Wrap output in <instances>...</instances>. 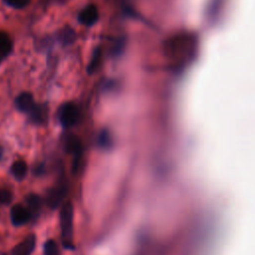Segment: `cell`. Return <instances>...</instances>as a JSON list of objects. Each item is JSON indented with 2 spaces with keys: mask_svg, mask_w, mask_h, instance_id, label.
<instances>
[{
  "mask_svg": "<svg viewBox=\"0 0 255 255\" xmlns=\"http://www.w3.org/2000/svg\"><path fill=\"white\" fill-rule=\"evenodd\" d=\"M73 219L74 209L71 202H66L60 212V226L63 245L65 248H73Z\"/></svg>",
  "mask_w": 255,
  "mask_h": 255,
  "instance_id": "1",
  "label": "cell"
},
{
  "mask_svg": "<svg viewBox=\"0 0 255 255\" xmlns=\"http://www.w3.org/2000/svg\"><path fill=\"white\" fill-rule=\"evenodd\" d=\"M79 118V111L73 103L65 104L60 111V121L66 128L73 126Z\"/></svg>",
  "mask_w": 255,
  "mask_h": 255,
  "instance_id": "2",
  "label": "cell"
},
{
  "mask_svg": "<svg viewBox=\"0 0 255 255\" xmlns=\"http://www.w3.org/2000/svg\"><path fill=\"white\" fill-rule=\"evenodd\" d=\"M11 222L15 226H21L26 224L31 219L29 210L21 204H15L10 210Z\"/></svg>",
  "mask_w": 255,
  "mask_h": 255,
  "instance_id": "3",
  "label": "cell"
},
{
  "mask_svg": "<svg viewBox=\"0 0 255 255\" xmlns=\"http://www.w3.org/2000/svg\"><path fill=\"white\" fill-rule=\"evenodd\" d=\"M36 245V236L31 234L14 247L12 255H31Z\"/></svg>",
  "mask_w": 255,
  "mask_h": 255,
  "instance_id": "4",
  "label": "cell"
},
{
  "mask_svg": "<svg viewBox=\"0 0 255 255\" xmlns=\"http://www.w3.org/2000/svg\"><path fill=\"white\" fill-rule=\"evenodd\" d=\"M99 14H98V9L94 5H90L86 7L80 14L79 20L81 23L87 26H91L95 24L98 20Z\"/></svg>",
  "mask_w": 255,
  "mask_h": 255,
  "instance_id": "5",
  "label": "cell"
},
{
  "mask_svg": "<svg viewBox=\"0 0 255 255\" xmlns=\"http://www.w3.org/2000/svg\"><path fill=\"white\" fill-rule=\"evenodd\" d=\"M34 106V99L30 93H22L16 99V107L21 112L30 113Z\"/></svg>",
  "mask_w": 255,
  "mask_h": 255,
  "instance_id": "6",
  "label": "cell"
},
{
  "mask_svg": "<svg viewBox=\"0 0 255 255\" xmlns=\"http://www.w3.org/2000/svg\"><path fill=\"white\" fill-rule=\"evenodd\" d=\"M26 203L28 205V210L31 214V218H35L40 211V207H41V199L37 194H29L26 197Z\"/></svg>",
  "mask_w": 255,
  "mask_h": 255,
  "instance_id": "7",
  "label": "cell"
},
{
  "mask_svg": "<svg viewBox=\"0 0 255 255\" xmlns=\"http://www.w3.org/2000/svg\"><path fill=\"white\" fill-rule=\"evenodd\" d=\"M27 171H28V165L22 159L16 160L11 166V172L17 180H22L26 176Z\"/></svg>",
  "mask_w": 255,
  "mask_h": 255,
  "instance_id": "8",
  "label": "cell"
},
{
  "mask_svg": "<svg viewBox=\"0 0 255 255\" xmlns=\"http://www.w3.org/2000/svg\"><path fill=\"white\" fill-rule=\"evenodd\" d=\"M66 148L69 152L79 155L82 150L80 139L77 136H70L66 142Z\"/></svg>",
  "mask_w": 255,
  "mask_h": 255,
  "instance_id": "9",
  "label": "cell"
},
{
  "mask_svg": "<svg viewBox=\"0 0 255 255\" xmlns=\"http://www.w3.org/2000/svg\"><path fill=\"white\" fill-rule=\"evenodd\" d=\"M30 115L35 123H41L46 118V108L44 106H34L30 111Z\"/></svg>",
  "mask_w": 255,
  "mask_h": 255,
  "instance_id": "10",
  "label": "cell"
},
{
  "mask_svg": "<svg viewBox=\"0 0 255 255\" xmlns=\"http://www.w3.org/2000/svg\"><path fill=\"white\" fill-rule=\"evenodd\" d=\"M11 49H12V44L9 37L5 33L0 32V56L8 55Z\"/></svg>",
  "mask_w": 255,
  "mask_h": 255,
  "instance_id": "11",
  "label": "cell"
},
{
  "mask_svg": "<svg viewBox=\"0 0 255 255\" xmlns=\"http://www.w3.org/2000/svg\"><path fill=\"white\" fill-rule=\"evenodd\" d=\"M62 192H63V189H61V188H56V189H53L50 191L49 196H48V202H49L50 206L55 207L59 204V202L61 201V198H62Z\"/></svg>",
  "mask_w": 255,
  "mask_h": 255,
  "instance_id": "12",
  "label": "cell"
},
{
  "mask_svg": "<svg viewBox=\"0 0 255 255\" xmlns=\"http://www.w3.org/2000/svg\"><path fill=\"white\" fill-rule=\"evenodd\" d=\"M44 255H60L58 245L54 240L49 239L45 242V244H44Z\"/></svg>",
  "mask_w": 255,
  "mask_h": 255,
  "instance_id": "13",
  "label": "cell"
},
{
  "mask_svg": "<svg viewBox=\"0 0 255 255\" xmlns=\"http://www.w3.org/2000/svg\"><path fill=\"white\" fill-rule=\"evenodd\" d=\"M100 62H101V50L98 48L96 51H95V53H94V55H93V58H92V61L90 62V64H89V66H88V72L90 73V74H92L93 72H95L96 70H97V68H98V66H99V64H100Z\"/></svg>",
  "mask_w": 255,
  "mask_h": 255,
  "instance_id": "14",
  "label": "cell"
},
{
  "mask_svg": "<svg viewBox=\"0 0 255 255\" xmlns=\"http://www.w3.org/2000/svg\"><path fill=\"white\" fill-rule=\"evenodd\" d=\"M99 142H100V145L102 147H109L111 145V138H110V134L105 130L101 133L100 135V138H99Z\"/></svg>",
  "mask_w": 255,
  "mask_h": 255,
  "instance_id": "15",
  "label": "cell"
},
{
  "mask_svg": "<svg viewBox=\"0 0 255 255\" xmlns=\"http://www.w3.org/2000/svg\"><path fill=\"white\" fill-rule=\"evenodd\" d=\"M30 0H7V3L16 9H22L29 4Z\"/></svg>",
  "mask_w": 255,
  "mask_h": 255,
  "instance_id": "16",
  "label": "cell"
},
{
  "mask_svg": "<svg viewBox=\"0 0 255 255\" xmlns=\"http://www.w3.org/2000/svg\"><path fill=\"white\" fill-rule=\"evenodd\" d=\"M12 200V194L8 190H0V204H9Z\"/></svg>",
  "mask_w": 255,
  "mask_h": 255,
  "instance_id": "17",
  "label": "cell"
},
{
  "mask_svg": "<svg viewBox=\"0 0 255 255\" xmlns=\"http://www.w3.org/2000/svg\"><path fill=\"white\" fill-rule=\"evenodd\" d=\"M1 156H2V149L0 148V157H1Z\"/></svg>",
  "mask_w": 255,
  "mask_h": 255,
  "instance_id": "18",
  "label": "cell"
},
{
  "mask_svg": "<svg viewBox=\"0 0 255 255\" xmlns=\"http://www.w3.org/2000/svg\"><path fill=\"white\" fill-rule=\"evenodd\" d=\"M0 255H7V254H5V253H0Z\"/></svg>",
  "mask_w": 255,
  "mask_h": 255,
  "instance_id": "19",
  "label": "cell"
}]
</instances>
